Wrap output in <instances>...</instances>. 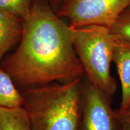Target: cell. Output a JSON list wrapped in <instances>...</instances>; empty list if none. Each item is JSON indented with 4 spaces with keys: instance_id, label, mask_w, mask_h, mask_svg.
Listing matches in <instances>:
<instances>
[{
    "instance_id": "8992f818",
    "label": "cell",
    "mask_w": 130,
    "mask_h": 130,
    "mask_svg": "<svg viewBox=\"0 0 130 130\" xmlns=\"http://www.w3.org/2000/svg\"><path fill=\"white\" fill-rule=\"evenodd\" d=\"M113 62L116 65L122 89L118 111L123 112L130 107V41L115 38Z\"/></svg>"
},
{
    "instance_id": "7a4b0ae2",
    "label": "cell",
    "mask_w": 130,
    "mask_h": 130,
    "mask_svg": "<svg viewBox=\"0 0 130 130\" xmlns=\"http://www.w3.org/2000/svg\"><path fill=\"white\" fill-rule=\"evenodd\" d=\"M81 79L21 91L32 130H80Z\"/></svg>"
},
{
    "instance_id": "52a82bcc",
    "label": "cell",
    "mask_w": 130,
    "mask_h": 130,
    "mask_svg": "<svg viewBox=\"0 0 130 130\" xmlns=\"http://www.w3.org/2000/svg\"><path fill=\"white\" fill-rule=\"evenodd\" d=\"M23 19L0 9V60L4 54L21 39Z\"/></svg>"
},
{
    "instance_id": "5b68a950",
    "label": "cell",
    "mask_w": 130,
    "mask_h": 130,
    "mask_svg": "<svg viewBox=\"0 0 130 130\" xmlns=\"http://www.w3.org/2000/svg\"><path fill=\"white\" fill-rule=\"evenodd\" d=\"M118 126L109 96L88 81L82 86L81 130H118Z\"/></svg>"
},
{
    "instance_id": "277c9868",
    "label": "cell",
    "mask_w": 130,
    "mask_h": 130,
    "mask_svg": "<svg viewBox=\"0 0 130 130\" xmlns=\"http://www.w3.org/2000/svg\"><path fill=\"white\" fill-rule=\"evenodd\" d=\"M130 0H63L57 14L71 28L100 25L110 28Z\"/></svg>"
},
{
    "instance_id": "8fae6325",
    "label": "cell",
    "mask_w": 130,
    "mask_h": 130,
    "mask_svg": "<svg viewBox=\"0 0 130 130\" xmlns=\"http://www.w3.org/2000/svg\"><path fill=\"white\" fill-rule=\"evenodd\" d=\"M31 6V0H0V9L15 14L22 19L28 15Z\"/></svg>"
},
{
    "instance_id": "9c48e42d",
    "label": "cell",
    "mask_w": 130,
    "mask_h": 130,
    "mask_svg": "<svg viewBox=\"0 0 130 130\" xmlns=\"http://www.w3.org/2000/svg\"><path fill=\"white\" fill-rule=\"evenodd\" d=\"M0 130H32L28 115L23 107H0Z\"/></svg>"
},
{
    "instance_id": "30bf717a",
    "label": "cell",
    "mask_w": 130,
    "mask_h": 130,
    "mask_svg": "<svg viewBox=\"0 0 130 130\" xmlns=\"http://www.w3.org/2000/svg\"><path fill=\"white\" fill-rule=\"evenodd\" d=\"M110 30L114 38L130 41V6L120 14Z\"/></svg>"
},
{
    "instance_id": "7c38bea8",
    "label": "cell",
    "mask_w": 130,
    "mask_h": 130,
    "mask_svg": "<svg viewBox=\"0 0 130 130\" xmlns=\"http://www.w3.org/2000/svg\"><path fill=\"white\" fill-rule=\"evenodd\" d=\"M116 115L119 126L121 130H130V107L125 111L116 110Z\"/></svg>"
},
{
    "instance_id": "4fadbf2b",
    "label": "cell",
    "mask_w": 130,
    "mask_h": 130,
    "mask_svg": "<svg viewBox=\"0 0 130 130\" xmlns=\"http://www.w3.org/2000/svg\"><path fill=\"white\" fill-rule=\"evenodd\" d=\"M48 1H50V3H51L52 5L56 6L60 5L61 3H62L63 0H48Z\"/></svg>"
},
{
    "instance_id": "3957f363",
    "label": "cell",
    "mask_w": 130,
    "mask_h": 130,
    "mask_svg": "<svg viewBox=\"0 0 130 130\" xmlns=\"http://www.w3.org/2000/svg\"><path fill=\"white\" fill-rule=\"evenodd\" d=\"M75 50L88 81L108 96L116 93L117 84L111 75L115 38L110 28L100 25L71 28Z\"/></svg>"
},
{
    "instance_id": "6da1fadb",
    "label": "cell",
    "mask_w": 130,
    "mask_h": 130,
    "mask_svg": "<svg viewBox=\"0 0 130 130\" xmlns=\"http://www.w3.org/2000/svg\"><path fill=\"white\" fill-rule=\"evenodd\" d=\"M20 40L17 50L3 61L2 69L23 89L71 82L85 74L71 27L47 5H32L23 19Z\"/></svg>"
},
{
    "instance_id": "ba28073f",
    "label": "cell",
    "mask_w": 130,
    "mask_h": 130,
    "mask_svg": "<svg viewBox=\"0 0 130 130\" xmlns=\"http://www.w3.org/2000/svg\"><path fill=\"white\" fill-rule=\"evenodd\" d=\"M23 96L12 77L0 68V107L13 108L22 107Z\"/></svg>"
}]
</instances>
